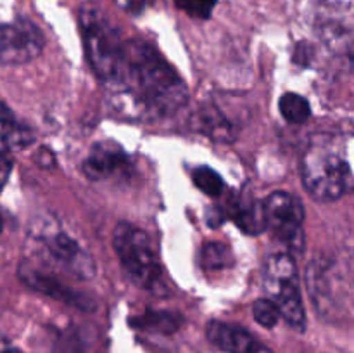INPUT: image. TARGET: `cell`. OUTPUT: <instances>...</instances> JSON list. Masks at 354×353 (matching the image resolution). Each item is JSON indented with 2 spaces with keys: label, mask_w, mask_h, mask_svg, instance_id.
Here are the masks:
<instances>
[{
  "label": "cell",
  "mask_w": 354,
  "mask_h": 353,
  "mask_svg": "<svg viewBox=\"0 0 354 353\" xmlns=\"http://www.w3.org/2000/svg\"><path fill=\"white\" fill-rule=\"evenodd\" d=\"M201 128L206 132V135L216 138L220 142L232 141L234 137V128L227 118L221 114V111L214 109V106H204L201 107L199 114Z\"/></svg>",
  "instance_id": "obj_15"
},
{
  "label": "cell",
  "mask_w": 354,
  "mask_h": 353,
  "mask_svg": "<svg viewBox=\"0 0 354 353\" xmlns=\"http://www.w3.org/2000/svg\"><path fill=\"white\" fill-rule=\"evenodd\" d=\"M218 0H175L176 7L197 19H207Z\"/></svg>",
  "instance_id": "obj_21"
},
{
  "label": "cell",
  "mask_w": 354,
  "mask_h": 353,
  "mask_svg": "<svg viewBox=\"0 0 354 353\" xmlns=\"http://www.w3.org/2000/svg\"><path fill=\"white\" fill-rule=\"evenodd\" d=\"M145 6V0H128V9L131 12H140Z\"/></svg>",
  "instance_id": "obj_24"
},
{
  "label": "cell",
  "mask_w": 354,
  "mask_h": 353,
  "mask_svg": "<svg viewBox=\"0 0 354 353\" xmlns=\"http://www.w3.org/2000/svg\"><path fill=\"white\" fill-rule=\"evenodd\" d=\"M228 215L245 234L256 235L266 228L265 208L249 196H241L232 201L230 213Z\"/></svg>",
  "instance_id": "obj_14"
},
{
  "label": "cell",
  "mask_w": 354,
  "mask_h": 353,
  "mask_svg": "<svg viewBox=\"0 0 354 353\" xmlns=\"http://www.w3.org/2000/svg\"><path fill=\"white\" fill-rule=\"evenodd\" d=\"M44 35L37 24L28 19L0 24V62L26 64L37 59L44 51Z\"/></svg>",
  "instance_id": "obj_8"
},
{
  "label": "cell",
  "mask_w": 354,
  "mask_h": 353,
  "mask_svg": "<svg viewBox=\"0 0 354 353\" xmlns=\"http://www.w3.org/2000/svg\"><path fill=\"white\" fill-rule=\"evenodd\" d=\"M301 179L308 194L322 203L337 201L354 183L344 151L330 137H315L301 159Z\"/></svg>",
  "instance_id": "obj_2"
},
{
  "label": "cell",
  "mask_w": 354,
  "mask_h": 353,
  "mask_svg": "<svg viewBox=\"0 0 354 353\" xmlns=\"http://www.w3.org/2000/svg\"><path fill=\"white\" fill-rule=\"evenodd\" d=\"M0 353H23L21 350L14 348V346H9V345H3V343H0Z\"/></svg>",
  "instance_id": "obj_25"
},
{
  "label": "cell",
  "mask_w": 354,
  "mask_h": 353,
  "mask_svg": "<svg viewBox=\"0 0 354 353\" xmlns=\"http://www.w3.org/2000/svg\"><path fill=\"white\" fill-rule=\"evenodd\" d=\"M41 258L50 270L76 280H88L95 275V262L88 249L73 237L71 234L59 228L44 230L38 235Z\"/></svg>",
  "instance_id": "obj_6"
},
{
  "label": "cell",
  "mask_w": 354,
  "mask_h": 353,
  "mask_svg": "<svg viewBox=\"0 0 354 353\" xmlns=\"http://www.w3.org/2000/svg\"><path fill=\"white\" fill-rule=\"evenodd\" d=\"M2 228H3V221H2V217H0V232H2Z\"/></svg>",
  "instance_id": "obj_26"
},
{
  "label": "cell",
  "mask_w": 354,
  "mask_h": 353,
  "mask_svg": "<svg viewBox=\"0 0 354 353\" xmlns=\"http://www.w3.org/2000/svg\"><path fill=\"white\" fill-rule=\"evenodd\" d=\"M206 336L211 345L227 353H272L251 332L227 322L211 320L206 325Z\"/></svg>",
  "instance_id": "obj_12"
},
{
  "label": "cell",
  "mask_w": 354,
  "mask_h": 353,
  "mask_svg": "<svg viewBox=\"0 0 354 353\" xmlns=\"http://www.w3.org/2000/svg\"><path fill=\"white\" fill-rule=\"evenodd\" d=\"M83 173L90 180L124 179L131 173V161L127 152L114 142H99L90 149L83 161Z\"/></svg>",
  "instance_id": "obj_10"
},
{
  "label": "cell",
  "mask_w": 354,
  "mask_h": 353,
  "mask_svg": "<svg viewBox=\"0 0 354 353\" xmlns=\"http://www.w3.org/2000/svg\"><path fill=\"white\" fill-rule=\"evenodd\" d=\"M192 180L197 189L203 190L204 194H207L211 197L221 196L225 190L223 179L213 168H209V166H199V168L194 170Z\"/></svg>",
  "instance_id": "obj_19"
},
{
  "label": "cell",
  "mask_w": 354,
  "mask_h": 353,
  "mask_svg": "<svg viewBox=\"0 0 354 353\" xmlns=\"http://www.w3.org/2000/svg\"><path fill=\"white\" fill-rule=\"evenodd\" d=\"M19 277L28 284V286L40 291V293L47 294V296L61 300L64 301V303L73 305V307L82 308V310H92L93 308L92 298L80 293V291L73 289V287H69L61 277L54 275V273L50 272H45L40 266H35L31 265V263L24 262L23 265L19 266Z\"/></svg>",
  "instance_id": "obj_11"
},
{
  "label": "cell",
  "mask_w": 354,
  "mask_h": 353,
  "mask_svg": "<svg viewBox=\"0 0 354 353\" xmlns=\"http://www.w3.org/2000/svg\"><path fill=\"white\" fill-rule=\"evenodd\" d=\"M35 134L26 125L19 123L9 107L0 102V151H19L33 144Z\"/></svg>",
  "instance_id": "obj_13"
},
{
  "label": "cell",
  "mask_w": 354,
  "mask_h": 353,
  "mask_svg": "<svg viewBox=\"0 0 354 353\" xmlns=\"http://www.w3.org/2000/svg\"><path fill=\"white\" fill-rule=\"evenodd\" d=\"M201 263L207 270H223L234 265V256L223 242H207L201 251Z\"/></svg>",
  "instance_id": "obj_18"
},
{
  "label": "cell",
  "mask_w": 354,
  "mask_h": 353,
  "mask_svg": "<svg viewBox=\"0 0 354 353\" xmlns=\"http://www.w3.org/2000/svg\"><path fill=\"white\" fill-rule=\"evenodd\" d=\"M206 218L207 224H209L211 227H220L225 221V218H227V213H225L221 208H209V210L206 211Z\"/></svg>",
  "instance_id": "obj_23"
},
{
  "label": "cell",
  "mask_w": 354,
  "mask_h": 353,
  "mask_svg": "<svg viewBox=\"0 0 354 353\" xmlns=\"http://www.w3.org/2000/svg\"><path fill=\"white\" fill-rule=\"evenodd\" d=\"M113 248L135 286L156 296H168L165 270L156 256L151 239L142 228L128 221H120L113 230Z\"/></svg>",
  "instance_id": "obj_3"
},
{
  "label": "cell",
  "mask_w": 354,
  "mask_h": 353,
  "mask_svg": "<svg viewBox=\"0 0 354 353\" xmlns=\"http://www.w3.org/2000/svg\"><path fill=\"white\" fill-rule=\"evenodd\" d=\"M280 114L286 118L289 123H304L311 116L310 102L299 93H283L279 100Z\"/></svg>",
  "instance_id": "obj_16"
},
{
  "label": "cell",
  "mask_w": 354,
  "mask_h": 353,
  "mask_svg": "<svg viewBox=\"0 0 354 353\" xmlns=\"http://www.w3.org/2000/svg\"><path fill=\"white\" fill-rule=\"evenodd\" d=\"M261 275L265 293L279 307L283 320L296 331H304L306 311L301 296V279L292 256L287 253L268 256Z\"/></svg>",
  "instance_id": "obj_5"
},
{
  "label": "cell",
  "mask_w": 354,
  "mask_h": 353,
  "mask_svg": "<svg viewBox=\"0 0 354 353\" xmlns=\"http://www.w3.org/2000/svg\"><path fill=\"white\" fill-rule=\"evenodd\" d=\"M308 289L315 301V307L322 314L328 317H337L342 311L341 294H342V280L335 272V266L330 262H317L315 260L308 266Z\"/></svg>",
  "instance_id": "obj_9"
},
{
  "label": "cell",
  "mask_w": 354,
  "mask_h": 353,
  "mask_svg": "<svg viewBox=\"0 0 354 353\" xmlns=\"http://www.w3.org/2000/svg\"><path fill=\"white\" fill-rule=\"evenodd\" d=\"M135 324L142 329H152V331L159 332H175L176 329H180V324H182V317L176 314H171V311H156L151 310L147 314L137 317Z\"/></svg>",
  "instance_id": "obj_17"
},
{
  "label": "cell",
  "mask_w": 354,
  "mask_h": 353,
  "mask_svg": "<svg viewBox=\"0 0 354 353\" xmlns=\"http://www.w3.org/2000/svg\"><path fill=\"white\" fill-rule=\"evenodd\" d=\"M107 102L120 118L159 120L185 106L189 90L178 73L154 47L131 38L124 40L120 73L106 85Z\"/></svg>",
  "instance_id": "obj_1"
},
{
  "label": "cell",
  "mask_w": 354,
  "mask_h": 353,
  "mask_svg": "<svg viewBox=\"0 0 354 353\" xmlns=\"http://www.w3.org/2000/svg\"><path fill=\"white\" fill-rule=\"evenodd\" d=\"M266 228L277 241L294 253L304 248V208L296 196L289 192H273L263 203Z\"/></svg>",
  "instance_id": "obj_7"
},
{
  "label": "cell",
  "mask_w": 354,
  "mask_h": 353,
  "mask_svg": "<svg viewBox=\"0 0 354 353\" xmlns=\"http://www.w3.org/2000/svg\"><path fill=\"white\" fill-rule=\"evenodd\" d=\"M80 30L85 54L104 85L113 82L120 73L124 55V40L116 28L95 7L80 10Z\"/></svg>",
  "instance_id": "obj_4"
},
{
  "label": "cell",
  "mask_w": 354,
  "mask_h": 353,
  "mask_svg": "<svg viewBox=\"0 0 354 353\" xmlns=\"http://www.w3.org/2000/svg\"><path fill=\"white\" fill-rule=\"evenodd\" d=\"M10 172H12V161H10V158L6 152L0 151V190L3 189V185L9 180Z\"/></svg>",
  "instance_id": "obj_22"
},
{
  "label": "cell",
  "mask_w": 354,
  "mask_h": 353,
  "mask_svg": "<svg viewBox=\"0 0 354 353\" xmlns=\"http://www.w3.org/2000/svg\"><path fill=\"white\" fill-rule=\"evenodd\" d=\"M252 315H254V320L266 329L275 327L279 324L280 317H282L279 307L270 298H261V300L254 301V305H252Z\"/></svg>",
  "instance_id": "obj_20"
}]
</instances>
